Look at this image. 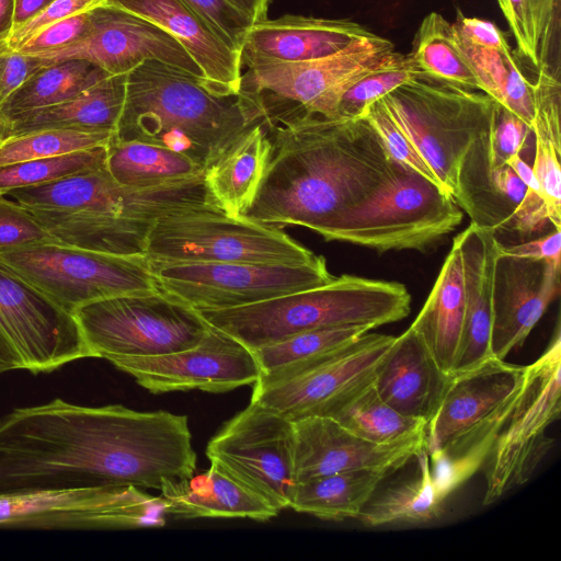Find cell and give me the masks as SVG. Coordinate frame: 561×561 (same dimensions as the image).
I'll return each instance as SVG.
<instances>
[{
	"label": "cell",
	"instance_id": "6da1fadb",
	"mask_svg": "<svg viewBox=\"0 0 561 561\" xmlns=\"http://www.w3.org/2000/svg\"><path fill=\"white\" fill-rule=\"evenodd\" d=\"M271 153L241 218L283 229L300 226L325 238L370 198L396 162L364 118H328L300 110L265 119Z\"/></svg>",
	"mask_w": 561,
	"mask_h": 561
},
{
	"label": "cell",
	"instance_id": "7a4b0ae2",
	"mask_svg": "<svg viewBox=\"0 0 561 561\" xmlns=\"http://www.w3.org/2000/svg\"><path fill=\"white\" fill-rule=\"evenodd\" d=\"M264 119L251 94L219 93L204 78L147 60L126 75L115 139L168 148L205 170L244 130Z\"/></svg>",
	"mask_w": 561,
	"mask_h": 561
},
{
	"label": "cell",
	"instance_id": "3957f363",
	"mask_svg": "<svg viewBox=\"0 0 561 561\" xmlns=\"http://www.w3.org/2000/svg\"><path fill=\"white\" fill-rule=\"evenodd\" d=\"M411 296L399 282L344 274L327 284L261 302L197 310L202 318L251 351L309 330L366 327L409 316Z\"/></svg>",
	"mask_w": 561,
	"mask_h": 561
},
{
	"label": "cell",
	"instance_id": "277c9868",
	"mask_svg": "<svg viewBox=\"0 0 561 561\" xmlns=\"http://www.w3.org/2000/svg\"><path fill=\"white\" fill-rule=\"evenodd\" d=\"M525 366L492 357L450 375L426 424L433 479L445 499L484 465L523 385Z\"/></svg>",
	"mask_w": 561,
	"mask_h": 561
},
{
	"label": "cell",
	"instance_id": "5b68a950",
	"mask_svg": "<svg viewBox=\"0 0 561 561\" xmlns=\"http://www.w3.org/2000/svg\"><path fill=\"white\" fill-rule=\"evenodd\" d=\"M442 186L453 196L465 157L491 126L495 102L419 71L380 99Z\"/></svg>",
	"mask_w": 561,
	"mask_h": 561
},
{
	"label": "cell",
	"instance_id": "8992f818",
	"mask_svg": "<svg viewBox=\"0 0 561 561\" xmlns=\"http://www.w3.org/2000/svg\"><path fill=\"white\" fill-rule=\"evenodd\" d=\"M462 217L447 191L397 163L380 188L346 213L324 239L379 252L422 251L453 232Z\"/></svg>",
	"mask_w": 561,
	"mask_h": 561
},
{
	"label": "cell",
	"instance_id": "52a82bcc",
	"mask_svg": "<svg viewBox=\"0 0 561 561\" xmlns=\"http://www.w3.org/2000/svg\"><path fill=\"white\" fill-rule=\"evenodd\" d=\"M72 316L90 357L106 360L187 350L209 329L197 310L160 288L92 301Z\"/></svg>",
	"mask_w": 561,
	"mask_h": 561
},
{
	"label": "cell",
	"instance_id": "ba28073f",
	"mask_svg": "<svg viewBox=\"0 0 561 561\" xmlns=\"http://www.w3.org/2000/svg\"><path fill=\"white\" fill-rule=\"evenodd\" d=\"M145 256L163 262L305 265L320 255L279 228L232 218L217 207H207L157 219L147 238Z\"/></svg>",
	"mask_w": 561,
	"mask_h": 561
},
{
	"label": "cell",
	"instance_id": "9c48e42d",
	"mask_svg": "<svg viewBox=\"0 0 561 561\" xmlns=\"http://www.w3.org/2000/svg\"><path fill=\"white\" fill-rule=\"evenodd\" d=\"M0 260L71 314L92 301L159 289L145 255L50 241L0 250Z\"/></svg>",
	"mask_w": 561,
	"mask_h": 561
},
{
	"label": "cell",
	"instance_id": "30bf717a",
	"mask_svg": "<svg viewBox=\"0 0 561 561\" xmlns=\"http://www.w3.org/2000/svg\"><path fill=\"white\" fill-rule=\"evenodd\" d=\"M561 413L560 328L542 355L525 366L516 402L483 465L485 492L490 505L507 491L527 482L550 448L547 428Z\"/></svg>",
	"mask_w": 561,
	"mask_h": 561
},
{
	"label": "cell",
	"instance_id": "8fae6325",
	"mask_svg": "<svg viewBox=\"0 0 561 561\" xmlns=\"http://www.w3.org/2000/svg\"><path fill=\"white\" fill-rule=\"evenodd\" d=\"M158 286L195 310L261 302L329 283L325 259L305 265L149 261Z\"/></svg>",
	"mask_w": 561,
	"mask_h": 561
},
{
	"label": "cell",
	"instance_id": "7c38bea8",
	"mask_svg": "<svg viewBox=\"0 0 561 561\" xmlns=\"http://www.w3.org/2000/svg\"><path fill=\"white\" fill-rule=\"evenodd\" d=\"M393 51V43L377 35L320 59L254 65L242 73L241 90L260 102L265 118L291 110L337 118L345 91Z\"/></svg>",
	"mask_w": 561,
	"mask_h": 561
},
{
	"label": "cell",
	"instance_id": "4fadbf2b",
	"mask_svg": "<svg viewBox=\"0 0 561 561\" xmlns=\"http://www.w3.org/2000/svg\"><path fill=\"white\" fill-rule=\"evenodd\" d=\"M165 503L131 485L0 495V527L147 528L165 524Z\"/></svg>",
	"mask_w": 561,
	"mask_h": 561
},
{
	"label": "cell",
	"instance_id": "5bb4252c",
	"mask_svg": "<svg viewBox=\"0 0 561 561\" xmlns=\"http://www.w3.org/2000/svg\"><path fill=\"white\" fill-rule=\"evenodd\" d=\"M294 443L291 421L251 401L209 439L206 456L279 512L297 484Z\"/></svg>",
	"mask_w": 561,
	"mask_h": 561
},
{
	"label": "cell",
	"instance_id": "9a60e30c",
	"mask_svg": "<svg viewBox=\"0 0 561 561\" xmlns=\"http://www.w3.org/2000/svg\"><path fill=\"white\" fill-rule=\"evenodd\" d=\"M9 195L28 208L110 215L150 222L179 211L217 207L206 188L204 175L137 190L117 183L106 165L14 190Z\"/></svg>",
	"mask_w": 561,
	"mask_h": 561
},
{
	"label": "cell",
	"instance_id": "2e32d148",
	"mask_svg": "<svg viewBox=\"0 0 561 561\" xmlns=\"http://www.w3.org/2000/svg\"><path fill=\"white\" fill-rule=\"evenodd\" d=\"M394 340L367 332L288 379L253 387L251 401L291 422L311 415L332 417L374 383Z\"/></svg>",
	"mask_w": 561,
	"mask_h": 561
},
{
	"label": "cell",
	"instance_id": "e0dca14e",
	"mask_svg": "<svg viewBox=\"0 0 561 561\" xmlns=\"http://www.w3.org/2000/svg\"><path fill=\"white\" fill-rule=\"evenodd\" d=\"M0 333L33 374L90 357L73 316L1 260Z\"/></svg>",
	"mask_w": 561,
	"mask_h": 561
},
{
	"label": "cell",
	"instance_id": "ac0fdd59",
	"mask_svg": "<svg viewBox=\"0 0 561 561\" xmlns=\"http://www.w3.org/2000/svg\"><path fill=\"white\" fill-rule=\"evenodd\" d=\"M107 362L152 393H221L253 385L261 375L253 351L211 325L194 347L157 356H117Z\"/></svg>",
	"mask_w": 561,
	"mask_h": 561
},
{
	"label": "cell",
	"instance_id": "d6986e66",
	"mask_svg": "<svg viewBox=\"0 0 561 561\" xmlns=\"http://www.w3.org/2000/svg\"><path fill=\"white\" fill-rule=\"evenodd\" d=\"M91 18L83 39L45 59H82L108 75H126L147 60H157L204 78L180 42L151 21L106 3L91 9Z\"/></svg>",
	"mask_w": 561,
	"mask_h": 561
},
{
	"label": "cell",
	"instance_id": "ffe728a7",
	"mask_svg": "<svg viewBox=\"0 0 561 561\" xmlns=\"http://www.w3.org/2000/svg\"><path fill=\"white\" fill-rule=\"evenodd\" d=\"M293 423L296 483L363 469L391 474L426 448L425 437L392 445L375 444L330 416L311 415Z\"/></svg>",
	"mask_w": 561,
	"mask_h": 561
},
{
	"label": "cell",
	"instance_id": "44dd1931",
	"mask_svg": "<svg viewBox=\"0 0 561 561\" xmlns=\"http://www.w3.org/2000/svg\"><path fill=\"white\" fill-rule=\"evenodd\" d=\"M561 265L497 253L493 278L491 352L504 359L520 347L560 294Z\"/></svg>",
	"mask_w": 561,
	"mask_h": 561
},
{
	"label": "cell",
	"instance_id": "7402d4cb",
	"mask_svg": "<svg viewBox=\"0 0 561 561\" xmlns=\"http://www.w3.org/2000/svg\"><path fill=\"white\" fill-rule=\"evenodd\" d=\"M377 34L348 19L285 14L254 23L242 46L243 67L267 62H298L336 55Z\"/></svg>",
	"mask_w": 561,
	"mask_h": 561
},
{
	"label": "cell",
	"instance_id": "603a6c76",
	"mask_svg": "<svg viewBox=\"0 0 561 561\" xmlns=\"http://www.w3.org/2000/svg\"><path fill=\"white\" fill-rule=\"evenodd\" d=\"M157 24L186 49L210 89L224 93L241 91V54L182 0H104Z\"/></svg>",
	"mask_w": 561,
	"mask_h": 561
},
{
	"label": "cell",
	"instance_id": "cb8c5ba5",
	"mask_svg": "<svg viewBox=\"0 0 561 561\" xmlns=\"http://www.w3.org/2000/svg\"><path fill=\"white\" fill-rule=\"evenodd\" d=\"M462 260L466 313L454 374L491 359L493 278L500 241L496 232L471 222L455 237Z\"/></svg>",
	"mask_w": 561,
	"mask_h": 561
},
{
	"label": "cell",
	"instance_id": "d4e9b609",
	"mask_svg": "<svg viewBox=\"0 0 561 561\" xmlns=\"http://www.w3.org/2000/svg\"><path fill=\"white\" fill-rule=\"evenodd\" d=\"M448 378L409 327L396 336L373 386L400 413L428 420Z\"/></svg>",
	"mask_w": 561,
	"mask_h": 561
},
{
	"label": "cell",
	"instance_id": "484cf974",
	"mask_svg": "<svg viewBox=\"0 0 561 561\" xmlns=\"http://www.w3.org/2000/svg\"><path fill=\"white\" fill-rule=\"evenodd\" d=\"M161 491L168 515L184 518H249L265 522L278 511L219 465L195 477L169 481Z\"/></svg>",
	"mask_w": 561,
	"mask_h": 561
},
{
	"label": "cell",
	"instance_id": "4316f807",
	"mask_svg": "<svg viewBox=\"0 0 561 561\" xmlns=\"http://www.w3.org/2000/svg\"><path fill=\"white\" fill-rule=\"evenodd\" d=\"M466 313L461 252L454 238L422 309L410 325L438 368L453 375Z\"/></svg>",
	"mask_w": 561,
	"mask_h": 561
},
{
	"label": "cell",
	"instance_id": "83f0119b",
	"mask_svg": "<svg viewBox=\"0 0 561 561\" xmlns=\"http://www.w3.org/2000/svg\"><path fill=\"white\" fill-rule=\"evenodd\" d=\"M270 153L264 119L244 130L204 170L206 188L226 215L241 218L250 206Z\"/></svg>",
	"mask_w": 561,
	"mask_h": 561
},
{
	"label": "cell",
	"instance_id": "f1b7e54d",
	"mask_svg": "<svg viewBox=\"0 0 561 561\" xmlns=\"http://www.w3.org/2000/svg\"><path fill=\"white\" fill-rule=\"evenodd\" d=\"M126 75H110L65 102L21 115L0 126V136L42 128L115 131L125 102Z\"/></svg>",
	"mask_w": 561,
	"mask_h": 561
},
{
	"label": "cell",
	"instance_id": "f546056e",
	"mask_svg": "<svg viewBox=\"0 0 561 561\" xmlns=\"http://www.w3.org/2000/svg\"><path fill=\"white\" fill-rule=\"evenodd\" d=\"M28 209L57 242L119 255H145L147 238L156 222L100 214Z\"/></svg>",
	"mask_w": 561,
	"mask_h": 561
},
{
	"label": "cell",
	"instance_id": "4dcf8cb0",
	"mask_svg": "<svg viewBox=\"0 0 561 561\" xmlns=\"http://www.w3.org/2000/svg\"><path fill=\"white\" fill-rule=\"evenodd\" d=\"M106 150L110 174L127 187L154 188L204 175V170L193 160L161 146L121 141L114 136Z\"/></svg>",
	"mask_w": 561,
	"mask_h": 561
},
{
	"label": "cell",
	"instance_id": "1f68e13d",
	"mask_svg": "<svg viewBox=\"0 0 561 561\" xmlns=\"http://www.w3.org/2000/svg\"><path fill=\"white\" fill-rule=\"evenodd\" d=\"M388 476L363 469L313 478L296 484L289 507L324 520L357 518Z\"/></svg>",
	"mask_w": 561,
	"mask_h": 561
},
{
	"label": "cell",
	"instance_id": "d6a6232c",
	"mask_svg": "<svg viewBox=\"0 0 561 561\" xmlns=\"http://www.w3.org/2000/svg\"><path fill=\"white\" fill-rule=\"evenodd\" d=\"M369 331L366 327L316 329L261 346L253 351L261 369L253 387L288 379Z\"/></svg>",
	"mask_w": 561,
	"mask_h": 561
},
{
	"label": "cell",
	"instance_id": "836d02e7",
	"mask_svg": "<svg viewBox=\"0 0 561 561\" xmlns=\"http://www.w3.org/2000/svg\"><path fill=\"white\" fill-rule=\"evenodd\" d=\"M107 76L87 60H50L0 106V126L30 112L65 102Z\"/></svg>",
	"mask_w": 561,
	"mask_h": 561
},
{
	"label": "cell",
	"instance_id": "e575fe53",
	"mask_svg": "<svg viewBox=\"0 0 561 561\" xmlns=\"http://www.w3.org/2000/svg\"><path fill=\"white\" fill-rule=\"evenodd\" d=\"M455 34L461 54L477 77L480 91L531 127L534 82L525 77L517 54L512 47L495 50L476 46Z\"/></svg>",
	"mask_w": 561,
	"mask_h": 561
},
{
	"label": "cell",
	"instance_id": "d590c367",
	"mask_svg": "<svg viewBox=\"0 0 561 561\" xmlns=\"http://www.w3.org/2000/svg\"><path fill=\"white\" fill-rule=\"evenodd\" d=\"M416 459L419 476L373 496L357 517L363 525H421L440 516L446 499L433 479L426 448Z\"/></svg>",
	"mask_w": 561,
	"mask_h": 561
},
{
	"label": "cell",
	"instance_id": "8d00e7d4",
	"mask_svg": "<svg viewBox=\"0 0 561 561\" xmlns=\"http://www.w3.org/2000/svg\"><path fill=\"white\" fill-rule=\"evenodd\" d=\"M416 69L440 81L474 91L480 85L461 54L453 23L437 12L421 22L409 53Z\"/></svg>",
	"mask_w": 561,
	"mask_h": 561
},
{
	"label": "cell",
	"instance_id": "74e56055",
	"mask_svg": "<svg viewBox=\"0 0 561 561\" xmlns=\"http://www.w3.org/2000/svg\"><path fill=\"white\" fill-rule=\"evenodd\" d=\"M360 438L392 445L425 437L427 420L408 416L386 403L369 386L332 416Z\"/></svg>",
	"mask_w": 561,
	"mask_h": 561
},
{
	"label": "cell",
	"instance_id": "f35d334b",
	"mask_svg": "<svg viewBox=\"0 0 561 561\" xmlns=\"http://www.w3.org/2000/svg\"><path fill=\"white\" fill-rule=\"evenodd\" d=\"M496 2L515 38L517 53L533 67H546L552 71L550 55L554 46L559 48L560 0Z\"/></svg>",
	"mask_w": 561,
	"mask_h": 561
},
{
	"label": "cell",
	"instance_id": "ab89813d",
	"mask_svg": "<svg viewBox=\"0 0 561 561\" xmlns=\"http://www.w3.org/2000/svg\"><path fill=\"white\" fill-rule=\"evenodd\" d=\"M115 131L42 128L0 136V167L107 146Z\"/></svg>",
	"mask_w": 561,
	"mask_h": 561
},
{
	"label": "cell",
	"instance_id": "60d3db41",
	"mask_svg": "<svg viewBox=\"0 0 561 561\" xmlns=\"http://www.w3.org/2000/svg\"><path fill=\"white\" fill-rule=\"evenodd\" d=\"M106 146L0 167V195L106 165Z\"/></svg>",
	"mask_w": 561,
	"mask_h": 561
},
{
	"label": "cell",
	"instance_id": "b9f144b4",
	"mask_svg": "<svg viewBox=\"0 0 561 561\" xmlns=\"http://www.w3.org/2000/svg\"><path fill=\"white\" fill-rule=\"evenodd\" d=\"M417 72L409 54L394 50L385 62L366 72L345 91L337 106V118H360L369 105Z\"/></svg>",
	"mask_w": 561,
	"mask_h": 561
},
{
	"label": "cell",
	"instance_id": "7bdbcfd3",
	"mask_svg": "<svg viewBox=\"0 0 561 561\" xmlns=\"http://www.w3.org/2000/svg\"><path fill=\"white\" fill-rule=\"evenodd\" d=\"M362 117H364L377 133L385 150L393 162L408 168L426 178L431 182L442 186L437 178L420 157L407 136L389 116L380 99L369 105Z\"/></svg>",
	"mask_w": 561,
	"mask_h": 561
},
{
	"label": "cell",
	"instance_id": "ee69618b",
	"mask_svg": "<svg viewBox=\"0 0 561 561\" xmlns=\"http://www.w3.org/2000/svg\"><path fill=\"white\" fill-rule=\"evenodd\" d=\"M534 137L546 139L561 150V84L559 75L546 67L538 69L534 82Z\"/></svg>",
	"mask_w": 561,
	"mask_h": 561
},
{
	"label": "cell",
	"instance_id": "f6af8a7d",
	"mask_svg": "<svg viewBox=\"0 0 561 561\" xmlns=\"http://www.w3.org/2000/svg\"><path fill=\"white\" fill-rule=\"evenodd\" d=\"M91 22V10L78 13L39 30L12 50L45 58L83 39Z\"/></svg>",
	"mask_w": 561,
	"mask_h": 561
},
{
	"label": "cell",
	"instance_id": "bcb514c9",
	"mask_svg": "<svg viewBox=\"0 0 561 561\" xmlns=\"http://www.w3.org/2000/svg\"><path fill=\"white\" fill-rule=\"evenodd\" d=\"M535 138V159L531 167L538 182L548 218L554 229L561 230V150L550 141Z\"/></svg>",
	"mask_w": 561,
	"mask_h": 561
},
{
	"label": "cell",
	"instance_id": "7dc6e473",
	"mask_svg": "<svg viewBox=\"0 0 561 561\" xmlns=\"http://www.w3.org/2000/svg\"><path fill=\"white\" fill-rule=\"evenodd\" d=\"M3 196L0 195V250L56 241L27 207Z\"/></svg>",
	"mask_w": 561,
	"mask_h": 561
},
{
	"label": "cell",
	"instance_id": "c3c4849f",
	"mask_svg": "<svg viewBox=\"0 0 561 561\" xmlns=\"http://www.w3.org/2000/svg\"><path fill=\"white\" fill-rule=\"evenodd\" d=\"M231 47L241 50L242 43L254 24L252 19L229 0H182Z\"/></svg>",
	"mask_w": 561,
	"mask_h": 561
},
{
	"label": "cell",
	"instance_id": "681fc988",
	"mask_svg": "<svg viewBox=\"0 0 561 561\" xmlns=\"http://www.w3.org/2000/svg\"><path fill=\"white\" fill-rule=\"evenodd\" d=\"M530 135V126L497 103L489 135L491 165L495 168L506 164L508 158L520 154Z\"/></svg>",
	"mask_w": 561,
	"mask_h": 561
},
{
	"label": "cell",
	"instance_id": "f907efd6",
	"mask_svg": "<svg viewBox=\"0 0 561 561\" xmlns=\"http://www.w3.org/2000/svg\"><path fill=\"white\" fill-rule=\"evenodd\" d=\"M50 60L0 45V106L39 68Z\"/></svg>",
	"mask_w": 561,
	"mask_h": 561
},
{
	"label": "cell",
	"instance_id": "816d5d0a",
	"mask_svg": "<svg viewBox=\"0 0 561 561\" xmlns=\"http://www.w3.org/2000/svg\"><path fill=\"white\" fill-rule=\"evenodd\" d=\"M104 0H55L44 11L32 19L30 22L15 30L4 42L9 49H14L39 30L93 9Z\"/></svg>",
	"mask_w": 561,
	"mask_h": 561
},
{
	"label": "cell",
	"instance_id": "f5cc1de1",
	"mask_svg": "<svg viewBox=\"0 0 561 561\" xmlns=\"http://www.w3.org/2000/svg\"><path fill=\"white\" fill-rule=\"evenodd\" d=\"M550 224L539 185L534 181L526 185V192L511 215L506 230H514L523 237L539 232Z\"/></svg>",
	"mask_w": 561,
	"mask_h": 561
},
{
	"label": "cell",
	"instance_id": "db71d44e",
	"mask_svg": "<svg viewBox=\"0 0 561 561\" xmlns=\"http://www.w3.org/2000/svg\"><path fill=\"white\" fill-rule=\"evenodd\" d=\"M453 25L459 36L476 46L495 50L511 48L505 33L490 21L469 18L457 10L456 22Z\"/></svg>",
	"mask_w": 561,
	"mask_h": 561
},
{
	"label": "cell",
	"instance_id": "11a10c76",
	"mask_svg": "<svg viewBox=\"0 0 561 561\" xmlns=\"http://www.w3.org/2000/svg\"><path fill=\"white\" fill-rule=\"evenodd\" d=\"M499 252L506 255L545 260L561 265V230L554 229L543 237L514 245L500 244Z\"/></svg>",
	"mask_w": 561,
	"mask_h": 561
},
{
	"label": "cell",
	"instance_id": "9f6ffc18",
	"mask_svg": "<svg viewBox=\"0 0 561 561\" xmlns=\"http://www.w3.org/2000/svg\"><path fill=\"white\" fill-rule=\"evenodd\" d=\"M15 14H14V28H20L42 11H44L55 0H14Z\"/></svg>",
	"mask_w": 561,
	"mask_h": 561
},
{
	"label": "cell",
	"instance_id": "6f0895ef",
	"mask_svg": "<svg viewBox=\"0 0 561 561\" xmlns=\"http://www.w3.org/2000/svg\"><path fill=\"white\" fill-rule=\"evenodd\" d=\"M237 8L248 14L254 23L267 19L271 3L274 0H229Z\"/></svg>",
	"mask_w": 561,
	"mask_h": 561
},
{
	"label": "cell",
	"instance_id": "680465c9",
	"mask_svg": "<svg viewBox=\"0 0 561 561\" xmlns=\"http://www.w3.org/2000/svg\"><path fill=\"white\" fill-rule=\"evenodd\" d=\"M15 1L0 0V45L3 44L14 28Z\"/></svg>",
	"mask_w": 561,
	"mask_h": 561
},
{
	"label": "cell",
	"instance_id": "91938a15",
	"mask_svg": "<svg viewBox=\"0 0 561 561\" xmlns=\"http://www.w3.org/2000/svg\"><path fill=\"white\" fill-rule=\"evenodd\" d=\"M16 369H24L23 364L18 354L0 333V375Z\"/></svg>",
	"mask_w": 561,
	"mask_h": 561
}]
</instances>
